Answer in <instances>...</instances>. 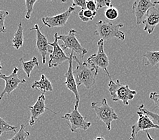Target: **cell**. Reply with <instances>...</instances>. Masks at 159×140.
I'll return each instance as SVG.
<instances>
[{"label": "cell", "instance_id": "1", "mask_svg": "<svg viewBox=\"0 0 159 140\" xmlns=\"http://www.w3.org/2000/svg\"><path fill=\"white\" fill-rule=\"evenodd\" d=\"M73 60L77 63V68L73 70V74L77 87L84 86L89 89L95 84L98 71L91 67L87 62H81L77 56L73 55Z\"/></svg>", "mask_w": 159, "mask_h": 140}, {"label": "cell", "instance_id": "2", "mask_svg": "<svg viewBox=\"0 0 159 140\" xmlns=\"http://www.w3.org/2000/svg\"><path fill=\"white\" fill-rule=\"evenodd\" d=\"M108 90L113 102L121 101L125 106H128L129 102L133 100L137 94V91L131 90L128 85L121 84L119 79L116 82L112 79L109 82Z\"/></svg>", "mask_w": 159, "mask_h": 140}, {"label": "cell", "instance_id": "3", "mask_svg": "<svg viewBox=\"0 0 159 140\" xmlns=\"http://www.w3.org/2000/svg\"><path fill=\"white\" fill-rule=\"evenodd\" d=\"M96 26L95 34L104 41L112 39H117L120 40L125 39V33L120 31V28L124 26V24L122 23L115 24L112 22L100 20L96 24Z\"/></svg>", "mask_w": 159, "mask_h": 140}, {"label": "cell", "instance_id": "4", "mask_svg": "<svg viewBox=\"0 0 159 140\" xmlns=\"http://www.w3.org/2000/svg\"><path fill=\"white\" fill-rule=\"evenodd\" d=\"M91 106L95 111L98 118L106 125L108 131H111L112 122L113 121L118 120L119 117L114 108L108 105L107 100L104 98L100 103L93 102Z\"/></svg>", "mask_w": 159, "mask_h": 140}, {"label": "cell", "instance_id": "5", "mask_svg": "<svg viewBox=\"0 0 159 140\" xmlns=\"http://www.w3.org/2000/svg\"><path fill=\"white\" fill-rule=\"evenodd\" d=\"M104 44V41L103 40L100 39L98 41V51L96 53L93 54L88 57V60H87V63L97 71L99 70V68L104 70L111 80V76L108 70V67L109 66V59L107 53H105Z\"/></svg>", "mask_w": 159, "mask_h": 140}, {"label": "cell", "instance_id": "6", "mask_svg": "<svg viewBox=\"0 0 159 140\" xmlns=\"http://www.w3.org/2000/svg\"><path fill=\"white\" fill-rule=\"evenodd\" d=\"M77 31L70 30L68 35H58V40H60L63 42L61 48L62 49H70L73 54H77L80 57L81 59L84 57V56L88 53V50L83 46L79 42L76 36Z\"/></svg>", "mask_w": 159, "mask_h": 140}, {"label": "cell", "instance_id": "7", "mask_svg": "<svg viewBox=\"0 0 159 140\" xmlns=\"http://www.w3.org/2000/svg\"><path fill=\"white\" fill-rule=\"evenodd\" d=\"M78 107L79 104H75L73 111L62 117V119L67 121L72 133H77L78 129L87 131L92 125V123L88 121L79 111Z\"/></svg>", "mask_w": 159, "mask_h": 140}, {"label": "cell", "instance_id": "8", "mask_svg": "<svg viewBox=\"0 0 159 140\" xmlns=\"http://www.w3.org/2000/svg\"><path fill=\"white\" fill-rule=\"evenodd\" d=\"M58 35L57 32L54 34V40L52 43L49 42V46L53 48L51 54L50 55V61L48 63V66L50 68L56 67L61 65L65 62H69V57L66 56L63 49L58 44Z\"/></svg>", "mask_w": 159, "mask_h": 140}, {"label": "cell", "instance_id": "9", "mask_svg": "<svg viewBox=\"0 0 159 140\" xmlns=\"http://www.w3.org/2000/svg\"><path fill=\"white\" fill-rule=\"evenodd\" d=\"M19 70L18 68L15 67L13 70L12 73L10 75H6L5 74H0V78L4 80L6 85L4 89L3 90L1 94H0V101L2 100L3 96L7 94V95L12 93L14 90H16L20 84H25L26 79H20L18 75V72Z\"/></svg>", "mask_w": 159, "mask_h": 140}, {"label": "cell", "instance_id": "10", "mask_svg": "<svg viewBox=\"0 0 159 140\" xmlns=\"http://www.w3.org/2000/svg\"><path fill=\"white\" fill-rule=\"evenodd\" d=\"M138 115L139 118L138 121L134 125L131 127V140H135L136 135H138L139 131H147L151 129H159V127L154 125L150 119L144 113H143L141 111H138Z\"/></svg>", "mask_w": 159, "mask_h": 140}, {"label": "cell", "instance_id": "11", "mask_svg": "<svg viewBox=\"0 0 159 140\" xmlns=\"http://www.w3.org/2000/svg\"><path fill=\"white\" fill-rule=\"evenodd\" d=\"M75 7L70 6L67 10L62 14L56 15L54 16H47L41 18L43 24L49 28L62 27L65 26L69 20L71 14L75 11Z\"/></svg>", "mask_w": 159, "mask_h": 140}, {"label": "cell", "instance_id": "12", "mask_svg": "<svg viewBox=\"0 0 159 140\" xmlns=\"http://www.w3.org/2000/svg\"><path fill=\"white\" fill-rule=\"evenodd\" d=\"M73 53H70L69 56V68L66 73L65 74V78L66 80L64 82V84L66 86V88L69 89L70 92H73L75 96V104H79L80 102V96H79V91L77 89V86L75 82V79L73 74Z\"/></svg>", "mask_w": 159, "mask_h": 140}, {"label": "cell", "instance_id": "13", "mask_svg": "<svg viewBox=\"0 0 159 140\" xmlns=\"http://www.w3.org/2000/svg\"><path fill=\"white\" fill-rule=\"evenodd\" d=\"M29 31H35L37 35L36 40V47L37 51L39 53L41 57H42V63H46V56L49 53H52V51L49 49V42L47 37L41 32L38 24H35L33 28H31Z\"/></svg>", "mask_w": 159, "mask_h": 140}, {"label": "cell", "instance_id": "14", "mask_svg": "<svg viewBox=\"0 0 159 140\" xmlns=\"http://www.w3.org/2000/svg\"><path fill=\"white\" fill-rule=\"evenodd\" d=\"M29 108L30 109V111H31V117H30L29 121L30 126H33L35 125L37 119L41 115L43 114L45 110H48V111L52 112L54 114H56V113L45 106V96L44 94H41L37 98L35 104L33 106H29Z\"/></svg>", "mask_w": 159, "mask_h": 140}, {"label": "cell", "instance_id": "15", "mask_svg": "<svg viewBox=\"0 0 159 140\" xmlns=\"http://www.w3.org/2000/svg\"><path fill=\"white\" fill-rule=\"evenodd\" d=\"M155 5L150 0H137L132 6V10L136 18V24L139 25L142 22L148 11Z\"/></svg>", "mask_w": 159, "mask_h": 140}, {"label": "cell", "instance_id": "16", "mask_svg": "<svg viewBox=\"0 0 159 140\" xmlns=\"http://www.w3.org/2000/svg\"><path fill=\"white\" fill-rule=\"evenodd\" d=\"M143 31L150 35L154 31L155 27L159 24V9L156 6L152 7L148 11L145 18L142 22Z\"/></svg>", "mask_w": 159, "mask_h": 140}, {"label": "cell", "instance_id": "17", "mask_svg": "<svg viewBox=\"0 0 159 140\" xmlns=\"http://www.w3.org/2000/svg\"><path fill=\"white\" fill-rule=\"evenodd\" d=\"M31 88L33 89H37L40 90L42 94H44L46 92H53V90H54L52 82L49 80L44 74L41 75L39 80H35L33 83Z\"/></svg>", "mask_w": 159, "mask_h": 140}, {"label": "cell", "instance_id": "18", "mask_svg": "<svg viewBox=\"0 0 159 140\" xmlns=\"http://www.w3.org/2000/svg\"><path fill=\"white\" fill-rule=\"evenodd\" d=\"M24 43V29L22 24L19 23L18 26V28L16 30V32L14 33V37L12 39V47L18 50L20 49L22 46H23Z\"/></svg>", "mask_w": 159, "mask_h": 140}, {"label": "cell", "instance_id": "19", "mask_svg": "<svg viewBox=\"0 0 159 140\" xmlns=\"http://www.w3.org/2000/svg\"><path fill=\"white\" fill-rule=\"evenodd\" d=\"M143 65L155 66L159 63V51H148L143 55Z\"/></svg>", "mask_w": 159, "mask_h": 140}, {"label": "cell", "instance_id": "20", "mask_svg": "<svg viewBox=\"0 0 159 140\" xmlns=\"http://www.w3.org/2000/svg\"><path fill=\"white\" fill-rule=\"evenodd\" d=\"M20 62L22 63V70H23V71L26 74V76L28 78H30V76H31V74L33 68L35 67H39V65L38 59H37L36 57H34L32 59H31L29 62H24L23 59L20 58Z\"/></svg>", "mask_w": 159, "mask_h": 140}, {"label": "cell", "instance_id": "21", "mask_svg": "<svg viewBox=\"0 0 159 140\" xmlns=\"http://www.w3.org/2000/svg\"><path fill=\"white\" fill-rule=\"evenodd\" d=\"M97 12H93L87 9H81L78 13V16L83 22H88L93 20Z\"/></svg>", "mask_w": 159, "mask_h": 140}, {"label": "cell", "instance_id": "22", "mask_svg": "<svg viewBox=\"0 0 159 140\" xmlns=\"http://www.w3.org/2000/svg\"><path fill=\"white\" fill-rule=\"evenodd\" d=\"M139 111L142 112L143 113H144L145 115H146L148 117H149L150 119V120L152 121V123L156 125L157 126H158L159 127V115L157 114V113H154L153 112H151L148 110H147L145 107L144 104H142L140 106H139Z\"/></svg>", "mask_w": 159, "mask_h": 140}, {"label": "cell", "instance_id": "23", "mask_svg": "<svg viewBox=\"0 0 159 140\" xmlns=\"http://www.w3.org/2000/svg\"><path fill=\"white\" fill-rule=\"evenodd\" d=\"M17 128L18 127L11 125L0 117V137L3 134L7 133V132H16Z\"/></svg>", "mask_w": 159, "mask_h": 140}, {"label": "cell", "instance_id": "24", "mask_svg": "<svg viewBox=\"0 0 159 140\" xmlns=\"http://www.w3.org/2000/svg\"><path fill=\"white\" fill-rule=\"evenodd\" d=\"M30 133L25 130V125L22 124L20 127V129L17 133L15 134L13 137L8 140H26L29 136H30Z\"/></svg>", "mask_w": 159, "mask_h": 140}, {"label": "cell", "instance_id": "25", "mask_svg": "<svg viewBox=\"0 0 159 140\" xmlns=\"http://www.w3.org/2000/svg\"><path fill=\"white\" fill-rule=\"evenodd\" d=\"M119 10L113 6L108 7L105 11V16L108 20L112 21L116 20L119 17Z\"/></svg>", "mask_w": 159, "mask_h": 140}, {"label": "cell", "instance_id": "26", "mask_svg": "<svg viewBox=\"0 0 159 140\" xmlns=\"http://www.w3.org/2000/svg\"><path fill=\"white\" fill-rule=\"evenodd\" d=\"M37 2V0H25L26 5V14L25 18L26 20H29L31 18V14L33 11V7L35 3Z\"/></svg>", "mask_w": 159, "mask_h": 140}, {"label": "cell", "instance_id": "27", "mask_svg": "<svg viewBox=\"0 0 159 140\" xmlns=\"http://www.w3.org/2000/svg\"><path fill=\"white\" fill-rule=\"evenodd\" d=\"M9 15V12L6 10H0V33H5L6 32L5 20Z\"/></svg>", "mask_w": 159, "mask_h": 140}, {"label": "cell", "instance_id": "28", "mask_svg": "<svg viewBox=\"0 0 159 140\" xmlns=\"http://www.w3.org/2000/svg\"><path fill=\"white\" fill-rule=\"evenodd\" d=\"M95 2L98 10L103 8V7H107L108 8V7L112 6L111 1H109V0H97Z\"/></svg>", "mask_w": 159, "mask_h": 140}, {"label": "cell", "instance_id": "29", "mask_svg": "<svg viewBox=\"0 0 159 140\" xmlns=\"http://www.w3.org/2000/svg\"><path fill=\"white\" fill-rule=\"evenodd\" d=\"M150 100H152L155 104L156 107L159 109V93L156 92H152L149 95Z\"/></svg>", "mask_w": 159, "mask_h": 140}, {"label": "cell", "instance_id": "30", "mask_svg": "<svg viewBox=\"0 0 159 140\" xmlns=\"http://www.w3.org/2000/svg\"><path fill=\"white\" fill-rule=\"evenodd\" d=\"M86 9L92 11V12H97L98 9H97L96 2L92 1V0H90V1H87Z\"/></svg>", "mask_w": 159, "mask_h": 140}, {"label": "cell", "instance_id": "31", "mask_svg": "<svg viewBox=\"0 0 159 140\" xmlns=\"http://www.w3.org/2000/svg\"><path fill=\"white\" fill-rule=\"evenodd\" d=\"M86 3L85 0H73V6L72 7H75V6L80 7L81 9H86Z\"/></svg>", "mask_w": 159, "mask_h": 140}, {"label": "cell", "instance_id": "32", "mask_svg": "<svg viewBox=\"0 0 159 140\" xmlns=\"http://www.w3.org/2000/svg\"><path fill=\"white\" fill-rule=\"evenodd\" d=\"M146 134L147 135V137L148 138V140H154L152 137H151V135H150L149 132H148V131H146Z\"/></svg>", "mask_w": 159, "mask_h": 140}, {"label": "cell", "instance_id": "33", "mask_svg": "<svg viewBox=\"0 0 159 140\" xmlns=\"http://www.w3.org/2000/svg\"><path fill=\"white\" fill-rule=\"evenodd\" d=\"M94 140H106L103 136H98V137H96Z\"/></svg>", "mask_w": 159, "mask_h": 140}, {"label": "cell", "instance_id": "34", "mask_svg": "<svg viewBox=\"0 0 159 140\" xmlns=\"http://www.w3.org/2000/svg\"><path fill=\"white\" fill-rule=\"evenodd\" d=\"M153 3L154 5H159V1H156V2H154Z\"/></svg>", "mask_w": 159, "mask_h": 140}, {"label": "cell", "instance_id": "35", "mask_svg": "<svg viewBox=\"0 0 159 140\" xmlns=\"http://www.w3.org/2000/svg\"><path fill=\"white\" fill-rule=\"evenodd\" d=\"M2 70V63L1 62H0V74H1V71Z\"/></svg>", "mask_w": 159, "mask_h": 140}]
</instances>
